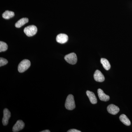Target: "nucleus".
Instances as JSON below:
<instances>
[{"label": "nucleus", "instance_id": "1", "mask_svg": "<svg viewBox=\"0 0 132 132\" xmlns=\"http://www.w3.org/2000/svg\"><path fill=\"white\" fill-rule=\"evenodd\" d=\"M74 98L72 94L69 95L66 99L65 107L68 110H72L75 108Z\"/></svg>", "mask_w": 132, "mask_h": 132}, {"label": "nucleus", "instance_id": "2", "mask_svg": "<svg viewBox=\"0 0 132 132\" xmlns=\"http://www.w3.org/2000/svg\"><path fill=\"white\" fill-rule=\"evenodd\" d=\"M31 66V62L28 60L25 59L21 62L18 66V69L19 72L23 73L27 71Z\"/></svg>", "mask_w": 132, "mask_h": 132}, {"label": "nucleus", "instance_id": "3", "mask_svg": "<svg viewBox=\"0 0 132 132\" xmlns=\"http://www.w3.org/2000/svg\"><path fill=\"white\" fill-rule=\"evenodd\" d=\"M38 29L37 27L34 25L28 26L24 29V32L28 36H33L37 33Z\"/></svg>", "mask_w": 132, "mask_h": 132}, {"label": "nucleus", "instance_id": "4", "mask_svg": "<svg viewBox=\"0 0 132 132\" xmlns=\"http://www.w3.org/2000/svg\"><path fill=\"white\" fill-rule=\"evenodd\" d=\"M64 59L68 63L72 65H74L76 64L78 60L77 55L74 53L67 55L64 57Z\"/></svg>", "mask_w": 132, "mask_h": 132}, {"label": "nucleus", "instance_id": "5", "mask_svg": "<svg viewBox=\"0 0 132 132\" xmlns=\"http://www.w3.org/2000/svg\"><path fill=\"white\" fill-rule=\"evenodd\" d=\"M11 117V113L8 109L5 108L3 111V117L2 123L4 126H6L8 124L9 120Z\"/></svg>", "mask_w": 132, "mask_h": 132}, {"label": "nucleus", "instance_id": "6", "mask_svg": "<svg viewBox=\"0 0 132 132\" xmlns=\"http://www.w3.org/2000/svg\"><path fill=\"white\" fill-rule=\"evenodd\" d=\"M24 127H25V124L22 120H18L13 128V132H19L23 129Z\"/></svg>", "mask_w": 132, "mask_h": 132}, {"label": "nucleus", "instance_id": "7", "mask_svg": "<svg viewBox=\"0 0 132 132\" xmlns=\"http://www.w3.org/2000/svg\"><path fill=\"white\" fill-rule=\"evenodd\" d=\"M94 80L98 82H102L105 80V77L101 72L98 70L95 71L94 75Z\"/></svg>", "mask_w": 132, "mask_h": 132}, {"label": "nucleus", "instance_id": "8", "mask_svg": "<svg viewBox=\"0 0 132 132\" xmlns=\"http://www.w3.org/2000/svg\"><path fill=\"white\" fill-rule=\"evenodd\" d=\"M68 37L67 35L64 34H60L58 35L56 37L57 42L61 44H64L68 41Z\"/></svg>", "mask_w": 132, "mask_h": 132}, {"label": "nucleus", "instance_id": "9", "mask_svg": "<svg viewBox=\"0 0 132 132\" xmlns=\"http://www.w3.org/2000/svg\"><path fill=\"white\" fill-rule=\"evenodd\" d=\"M107 111L109 113L113 115H116L118 113L120 109L118 106L113 104H111L108 106Z\"/></svg>", "mask_w": 132, "mask_h": 132}, {"label": "nucleus", "instance_id": "10", "mask_svg": "<svg viewBox=\"0 0 132 132\" xmlns=\"http://www.w3.org/2000/svg\"><path fill=\"white\" fill-rule=\"evenodd\" d=\"M98 94L99 98L102 101L106 102L109 100V99H110L109 96L105 94L103 90L101 89H98Z\"/></svg>", "mask_w": 132, "mask_h": 132}, {"label": "nucleus", "instance_id": "11", "mask_svg": "<svg viewBox=\"0 0 132 132\" xmlns=\"http://www.w3.org/2000/svg\"><path fill=\"white\" fill-rule=\"evenodd\" d=\"M86 94L88 97L89 98L90 102L92 104H97V98L94 93L88 90L86 92Z\"/></svg>", "mask_w": 132, "mask_h": 132}, {"label": "nucleus", "instance_id": "12", "mask_svg": "<svg viewBox=\"0 0 132 132\" xmlns=\"http://www.w3.org/2000/svg\"><path fill=\"white\" fill-rule=\"evenodd\" d=\"M29 20L27 18H23L20 19L15 23V26L17 28H20L28 22Z\"/></svg>", "mask_w": 132, "mask_h": 132}, {"label": "nucleus", "instance_id": "13", "mask_svg": "<svg viewBox=\"0 0 132 132\" xmlns=\"http://www.w3.org/2000/svg\"><path fill=\"white\" fill-rule=\"evenodd\" d=\"M120 120L121 122L126 126H129L131 125V122L127 116L124 114H122L119 117Z\"/></svg>", "mask_w": 132, "mask_h": 132}, {"label": "nucleus", "instance_id": "14", "mask_svg": "<svg viewBox=\"0 0 132 132\" xmlns=\"http://www.w3.org/2000/svg\"><path fill=\"white\" fill-rule=\"evenodd\" d=\"M101 62L103 65V67L107 71H108L111 68V65L107 59L104 58H102L101 59Z\"/></svg>", "mask_w": 132, "mask_h": 132}, {"label": "nucleus", "instance_id": "15", "mask_svg": "<svg viewBox=\"0 0 132 132\" xmlns=\"http://www.w3.org/2000/svg\"><path fill=\"white\" fill-rule=\"evenodd\" d=\"M14 16V12L6 10L3 13L2 17L5 19H9Z\"/></svg>", "mask_w": 132, "mask_h": 132}, {"label": "nucleus", "instance_id": "16", "mask_svg": "<svg viewBox=\"0 0 132 132\" xmlns=\"http://www.w3.org/2000/svg\"><path fill=\"white\" fill-rule=\"evenodd\" d=\"M8 49V46L6 43L0 42V52H3L6 51Z\"/></svg>", "mask_w": 132, "mask_h": 132}, {"label": "nucleus", "instance_id": "17", "mask_svg": "<svg viewBox=\"0 0 132 132\" xmlns=\"http://www.w3.org/2000/svg\"><path fill=\"white\" fill-rule=\"evenodd\" d=\"M8 62L6 59H4V58L1 57L0 58V67L5 65L7 64Z\"/></svg>", "mask_w": 132, "mask_h": 132}, {"label": "nucleus", "instance_id": "18", "mask_svg": "<svg viewBox=\"0 0 132 132\" xmlns=\"http://www.w3.org/2000/svg\"><path fill=\"white\" fill-rule=\"evenodd\" d=\"M68 132H81V131H79V130H76V129H71V130H68L67 131Z\"/></svg>", "mask_w": 132, "mask_h": 132}, {"label": "nucleus", "instance_id": "19", "mask_svg": "<svg viewBox=\"0 0 132 132\" xmlns=\"http://www.w3.org/2000/svg\"><path fill=\"white\" fill-rule=\"evenodd\" d=\"M41 132H50V131H49V130H44V131H40Z\"/></svg>", "mask_w": 132, "mask_h": 132}]
</instances>
